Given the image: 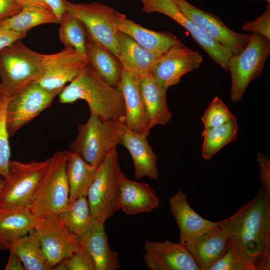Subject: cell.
<instances>
[{
	"mask_svg": "<svg viewBox=\"0 0 270 270\" xmlns=\"http://www.w3.org/2000/svg\"><path fill=\"white\" fill-rule=\"evenodd\" d=\"M63 260L68 270H96L92 257L83 247Z\"/></svg>",
	"mask_w": 270,
	"mask_h": 270,
	"instance_id": "38",
	"label": "cell"
},
{
	"mask_svg": "<svg viewBox=\"0 0 270 270\" xmlns=\"http://www.w3.org/2000/svg\"><path fill=\"white\" fill-rule=\"evenodd\" d=\"M8 250L13 251L19 256L24 270H48L52 268L34 228L14 241Z\"/></svg>",
	"mask_w": 270,
	"mask_h": 270,
	"instance_id": "29",
	"label": "cell"
},
{
	"mask_svg": "<svg viewBox=\"0 0 270 270\" xmlns=\"http://www.w3.org/2000/svg\"><path fill=\"white\" fill-rule=\"evenodd\" d=\"M86 54L88 64L108 84L118 88L123 68L118 58L86 34Z\"/></svg>",
	"mask_w": 270,
	"mask_h": 270,
	"instance_id": "27",
	"label": "cell"
},
{
	"mask_svg": "<svg viewBox=\"0 0 270 270\" xmlns=\"http://www.w3.org/2000/svg\"><path fill=\"white\" fill-rule=\"evenodd\" d=\"M260 167V180L262 186L270 192V160L268 158L261 152L257 156Z\"/></svg>",
	"mask_w": 270,
	"mask_h": 270,
	"instance_id": "39",
	"label": "cell"
},
{
	"mask_svg": "<svg viewBox=\"0 0 270 270\" xmlns=\"http://www.w3.org/2000/svg\"><path fill=\"white\" fill-rule=\"evenodd\" d=\"M26 33L20 32L0 25V50L12 45L15 42L22 40Z\"/></svg>",
	"mask_w": 270,
	"mask_h": 270,
	"instance_id": "40",
	"label": "cell"
},
{
	"mask_svg": "<svg viewBox=\"0 0 270 270\" xmlns=\"http://www.w3.org/2000/svg\"><path fill=\"white\" fill-rule=\"evenodd\" d=\"M120 170L118 154L116 148H114L98 165L86 195L92 212L96 220L106 222L120 210L117 191Z\"/></svg>",
	"mask_w": 270,
	"mask_h": 270,
	"instance_id": "7",
	"label": "cell"
},
{
	"mask_svg": "<svg viewBox=\"0 0 270 270\" xmlns=\"http://www.w3.org/2000/svg\"><path fill=\"white\" fill-rule=\"evenodd\" d=\"M62 104L85 100L90 116L104 121L114 120L124 123L126 111L122 91L104 80L88 64L58 94Z\"/></svg>",
	"mask_w": 270,
	"mask_h": 270,
	"instance_id": "2",
	"label": "cell"
},
{
	"mask_svg": "<svg viewBox=\"0 0 270 270\" xmlns=\"http://www.w3.org/2000/svg\"><path fill=\"white\" fill-rule=\"evenodd\" d=\"M21 10L14 0H0V21L16 15Z\"/></svg>",
	"mask_w": 270,
	"mask_h": 270,
	"instance_id": "41",
	"label": "cell"
},
{
	"mask_svg": "<svg viewBox=\"0 0 270 270\" xmlns=\"http://www.w3.org/2000/svg\"><path fill=\"white\" fill-rule=\"evenodd\" d=\"M4 178L0 176V190L4 183Z\"/></svg>",
	"mask_w": 270,
	"mask_h": 270,
	"instance_id": "45",
	"label": "cell"
},
{
	"mask_svg": "<svg viewBox=\"0 0 270 270\" xmlns=\"http://www.w3.org/2000/svg\"><path fill=\"white\" fill-rule=\"evenodd\" d=\"M59 21L66 11L64 0H44Z\"/></svg>",
	"mask_w": 270,
	"mask_h": 270,
	"instance_id": "42",
	"label": "cell"
},
{
	"mask_svg": "<svg viewBox=\"0 0 270 270\" xmlns=\"http://www.w3.org/2000/svg\"><path fill=\"white\" fill-rule=\"evenodd\" d=\"M64 88L48 90L35 82L8 97L6 122L10 136L50 106Z\"/></svg>",
	"mask_w": 270,
	"mask_h": 270,
	"instance_id": "10",
	"label": "cell"
},
{
	"mask_svg": "<svg viewBox=\"0 0 270 270\" xmlns=\"http://www.w3.org/2000/svg\"><path fill=\"white\" fill-rule=\"evenodd\" d=\"M47 164V160L28 162L10 160L8 178L0 190V208H28Z\"/></svg>",
	"mask_w": 270,
	"mask_h": 270,
	"instance_id": "8",
	"label": "cell"
},
{
	"mask_svg": "<svg viewBox=\"0 0 270 270\" xmlns=\"http://www.w3.org/2000/svg\"><path fill=\"white\" fill-rule=\"evenodd\" d=\"M123 122L104 121L90 116L86 122L78 128V134L71 143V152L78 154L90 164L98 166L106 153L120 144Z\"/></svg>",
	"mask_w": 270,
	"mask_h": 270,
	"instance_id": "5",
	"label": "cell"
},
{
	"mask_svg": "<svg viewBox=\"0 0 270 270\" xmlns=\"http://www.w3.org/2000/svg\"><path fill=\"white\" fill-rule=\"evenodd\" d=\"M270 2H268L263 14L256 19L244 23L242 29L245 32L258 34L270 40Z\"/></svg>",
	"mask_w": 270,
	"mask_h": 270,
	"instance_id": "37",
	"label": "cell"
},
{
	"mask_svg": "<svg viewBox=\"0 0 270 270\" xmlns=\"http://www.w3.org/2000/svg\"><path fill=\"white\" fill-rule=\"evenodd\" d=\"M98 166L87 163L76 152H72L66 165L69 188V204L82 196H86Z\"/></svg>",
	"mask_w": 270,
	"mask_h": 270,
	"instance_id": "28",
	"label": "cell"
},
{
	"mask_svg": "<svg viewBox=\"0 0 270 270\" xmlns=\"http://www.w3.org/2000/svg\"><path fill=\"white\" fill-rule=\"evenodd\" d=\"M8 97L0 96V176L8 178V168L10 160V148L6 122V109Z\"/></svg>",
	"mask_w": 270,
	"mask_h": 270,
	"instance_id": "34",
	"label": "cell"
},
{
	"mask_svg": "<svg viewBox=\"0 0 270 270\" xmlns=\"http://www.w3.org/2000/svg\"><path fill=\"white\" fill-rule=\"evenodd\" d=\"M142 10L158 12L168 16L186 28L194 40L224 70L228 71V62L232 54L206 34L180 10L173 0H147Z\"/></svg>",
	"mask_w": 270,
	"mask_h": 270,
	"instance_id": "12",
	"label": "cell"
},
{
	"mask_svg": "<svg viewBox=\"0 0 270 270\" xmlns=\"http://www.w3.org/2000/svg\"><path fill=\"white\" fill-rule=\"evenodd\" d=\"M203 58L196 50L185 46H174L162 54L151 72L164 88L177 84L181 78L200 68Z\"/></svg>",
	"mask_w": 270,
	"mask_h": 270,
	"instance_id": "15",
	"label": "cell"
},
{
	"mask_svg": "<svg viewBox=\"0 0 270 270\" xmlns=\"http://www.w3.org/2000/svg\"><path fill=\"white\" fill-rule=\"evenodd\" d=\"M218 225L251 270L270 269V192L262 186L252 200Z\"/></svg>",
	"mask_w": 270,
	"mask_h": 270,
	"instance_id": "1",
	"label": "cell"
},
{
	"mask_svg": "<svg viewBox=\"0 0 270 270\" xmlns=\"http://www.w3.org/2000/svg\"><path fill=\"white\" fill-rule=\"evenodd\" d=\"M35 222L28 207L0 208V250L33 230Z\"/></svg>",
	"mask_w": 270,
	"mask_h": 270,
	"instance_id": "26",
	"label": "cell"
},
{
	"mask_svg": "<svg viewBox=\"0 0 270 270\" xmlns=\"http://www.w3.org/2000/svg\"><path fill=\"white\" fill-rule=\"evenodd\" d=\"M235 116L218 96H215L201 118L204 128H211L223 124Z\"/></svg>",
	"mask_w": 270,
	"mask_h": 270,
	"instance_id": "35",
	"label": "cell"
},
{
	"mask_svg": "<svg viewBox=\"0 0 270 270\" xmlns=\"http://www.w3.org/2000/svg\"><path fill=\"white\" fill-rule=\"evenodd\" d=\"M118 88L124 100V124L128 130L148 136L150 130L146 110L140 89V76L123 69Z\"/></svg>",
	"mask_w": 270,
	"mask_h": 270,
	"instance_id": "18",
	"label": "cell"
},
{
	"mask_svg": "<svg viewBox=\"0 0 270 270\" xmlns=\"http://www.w3.org/2000/svg\"><path fill=\"white\" fill-rule=\"evenodd\" d=\"M239 130L236 117L227 122L211 128H204L202 136V154L207 160L227 144L234 141Z\"/></svg>",
	"mask_w": 270,
	"mask_h": 270,
	"instance_id": "32",
	"label": "cell"
},
{
	"mask_svg": "<svg viewBox=\"0 0 270 270\" xmlns=\"http://www.w3.org/2000/svg\"><path fill=\"white\" fill-rule=\"evenodd\" d=\"M270 54V40L252 34L247 46L239 54H232L228 62L231 76L230 100L239 102L249 84L262 74Z\"/></svg>",
	"mask_w": 270,
	"mask_h": 270,
	"instance_id": "6",
	"label": "cell"
},
{
	"mask_svg": "<svg viewBox=\"0 0 270 270\" xmlns=\"http://www.w3.org/2000/svg\"><path fill=\"white\" fill-rule=\"evenodd\" d=\"M200 270L210 267L228 249L230 242L226 232L218 225L190 240L184 245Z\"/></svg>",
	"mask_w": 270,
	"mask_h": 270,
	"instance_id": "21",
	"label": "cell"
},
{
	"mask_svg": "<svg viewBox=\"0 0 270 270\" xmlns=\"http://www.w3.org/2000/svg\"><path fill=\"white\" fill-rule=\"evenodd\" d=\"M9 258L5 270H24V265L19 256L13 251L9 250Z\"/></svg>",
	"mask_w": 270,
	"mask_h": 270,
	"instance_id": "43",
	"label": "cell"
},
{
	"mask_svg": "<svg viewBox=\"0 0 270 270\" xmlns=\"http://www.w3.org/2000/svg\"><path fill=\"white\" fill-rule=\"evenodd\" d=\"M50 23L60 24L58 18L51 10L33 6H24L16 15L0 21L1 26L24 33L34 27Z\"/></svg>",
	"mask_w": 270,
	"mask_h": 270,
	"instance_id": "31",
	"label": "cell"
},
{
	"mask_svg": "<svg viewBox=\"0 0 270 270\" xmlns=\"http://www.w3.org/2000/svg\"><path fill=\"white\" fill-rule=\"evenodd\" d=\"M2 94H4V90L2 84L0 82V96Z\"/></svg>",
	"mask_w": 270,
	"mask_h": 270,
	"instance_id": "46",
	"label": "cell"
},
{
	"mask_svg": "<svg viewBox=\"0 0 270 270\" xmlns=\"http://www.w3.org/2000/svg\"><path fill=\"white\" fill-rule=\"evenodd\" d=\"M104 223L96 220L80 242L92 257L96 270H116L120 268L119 256L110 246Z\"/></svg>",
	"mask_w": 270,
	"mask_h": 270,
	"instance_id": "24",
	"label": "cell"
},
{
	"mask_svg": "<svg viewBox=\"0 0 270 270\" xmlns=\"http://www.w3.org/2000/svg\"><path fill=\"white\" fill-rule=\"evenodd\" d=\"M60 24L58 36L61 42L64 46H71L86 56V32L80 20L66 10L61 17Z\"/></svg>",
	"mask_w": 270,
	"mask_h": 270,
	"instance_id": "33",
	"label": "cell"
},
{
	"mask_svg": "<svg viewBox=\"0 0 270 270\" xmlns=\"http://www.w3.org/2000/svg\"><path fill=\"white\" fill-rule=\"evenodd\" d=\"M143 260L150 270H200L186 246L169 240H146Z\"/></svg>",
	"mask_w": 270,
	"mask_h": 270,
	"instance_id": "16",
	"label": "cell"
},
{
	"mask_svg": "<svg viewBox=\"0 0 270 270\" xmlns=\"http://www.w3.org/2000/svg\"><path fill=\"white\" fill-rule=\"evenodd\" d=\"M148 136L132 132L124 126L120 136V144L130 152L134 166L136 180L143 177L156 180L159 176L158 158L148 140Z\"/></svg>",
	"mask_w": 270,
	"mask_h": 270,
	"instance_id": "20",
	"label": "cell"
},
{
	"mask_svg": "<svg viewBox=\"0 0 270 270\" xmlns=\"http://www.w3.org/2000/svg\"><path fill=\"white\" fill-rule=\"evenodd\" d=\"M168 204L180 230L179 242L183 245L218 226V222L205 219L198 214L190 206L186 194L182 190L169 198Z\"/></svg>",
	"mask_w": 270,
	"mask_h": 270,
	"instance_id": "19",
	"label": "cell"
},
{
	"mask_svg": "<svg viewBox=\"0 0 270 270\" xmlns=\"http://www.w3.org/2000/svg\"><path fill=\"white\" fill-rule=\"evenodd\" d=\"M146 0H141V1L142 2V4L144 3Z\"/></svg>",
	"mask_w": 270,
	"mask_h": 270,
	"instance_id": "47",
	"label": "cell"
},
{
	"mask_svg": "<svg viewBox=\"0 0 270 270\" xmlns=\"http://www.w3.org/2000/svg\"><path fill=\"white\" fill-rule=\"evenodd\" d=\"M59 216L70 232L80 240L94 224L86 196H80L70 203Z\"/></svg>",
	"mask_w": 270,
	"mask_h": 270,
	"instance_id": "30",
	"label": "cell"
},
{
	"mask_svg": "<svg viewBox=\"0 0 270 270\" xmlns=\"http://www.w3.org/2000/svg\"><path fill=\"white\" fill-rule=\"evenodd\" d=\"M117 204L126 214L149 212L158 207L159 198L148 184L128 178L120 170L118 180Z\"/></svg>",
	"mask_w": 270,
	"mask_h": 270,
	"instance_id": "17",
	"label": "cell"
},
{
	"mask_svg": "<svg viewBox=\"0 0 270 270\" xmlns=\"http://www.w3.org/2000/svg\"><path fill=\"white\" fill-rule=\"evenodd\" d=\"M66 10L78 18L86 34L118 58L116 20L120 12L111 6L98 2L74 3L64 0Z\"/></svg>",
	"mask_w": 270,
	"mask_h": 270,
	"instance_id": "9",
	"label": "cell"
},
{
	"mask_svg": "<svg viewBox=\"0 0 270 270\" xmlns=\"http://www.w3.org/2000/svg\"><path fill=\"white\" fill-rule=\"evenodd\" d=\"M18 5L22 8L24 6H33L44 8L51 10L44 0H14Z\"/></svg>",
	"mask_w": 270,
	"mask_h": 270,
	"instance_id": "44",
	"label": "cell"
},
{
	"mask_svg": "<svg viewBox=\"0 0 270 270\" xmlns=\"http://www.w3.org/2000/svg\"><path fill=\"white\" fill-rule=\"evenodd\" d=\"M88 64L86 56L71 46H65L60 52L45 54V72L38 82L48 90L64 88Z\"/></svg>",
	"mask_w": 270,
	"mask_h": 270,
	"instance_id": "14",
	"label": "cell"
},
{
	"mask_svg": "<svg viewBox=\"0 0 270 270\" xmlns=\"http://www.w3.org/2000/svg\"><path fill=\"white\" fill-rule=\"evenodd\" d=\"M173 0L188 19L233 54H239L249 42L252 34H240L233 31L216 15L198 9L186 0Z\"/></svg>",
	"mask_w": 270,
	"mask_h": 270,
	"instance_id": "13",
	"label": "cell"
},
{
	"mask_svg": "<svg viewBox=\"0 0 270 270\" xmlns=\"http://www.w3.org/2000/svg\"><path fill=\"white\" fill-rule=\"evenodd\" d=\"M208 270H251L230 246L227 250L216 260Z\"/></svg>",
	"mask_w": 270,
	"mask_h": 270,
	"instance_id": "36",
	"label": "cell"
},
{
	"mask_svg": "<svg viewBox=\"0 0 270 270\" xmlns=\"http://www.w3.org/2000/svg\"><path fill=\"white\" fill-rule=\"evenodd\" d=\"M20 40L0 50V78L4 94L8 98L38 82L45 72V54L32 50Z\"/></svg>",
	"mask_w": 270,
	"mask_h": 270,
	"instance_id": "4",
	"label": "cell"
},
{
	"mask_svg": "<svg viewBox=\"0 0 270 270\" xmlns=\"http://www.w3.org/2000/svg\"><path fill=\"white\" fill-rule=\"evenodd\" d=\"M116 24L118 30L128 34L140 46L154 52L163 54L174 46L184 45L172 33L148 30L120 12Z\"/></svg>",
	"mask_w": 270,
	"mask_h": 270,
	"instance_id": "22",
	"label": "cell"
},
{
	"mask_svg": "<svg viewBox=\"0 0 270 270\" xmlns=\"http://www.w3.org/2000/svg\"><path fill=\"white\" fill-rule=\"evenodd\" d=\"M267 2H270V0H263Z\"/></svg>",
	"mask_w": 270,
	"mask_h": 270,
	"instance_id": "48",
	"label": "cell"
},
{
	"mask_svg": "<svg viewBox=\"0 0 270 270\" xmlns=\"http://www.w3.org/2000/svg\"><path fill=\"white\" fill-rule=\"evenodd\" d=\"M34 229L52 268L82 248L80 239L69 232L59 216L36 218Z\"/></svg>",
	"mask_w": 270,
	"mask_h": 270,
	"instance_id": "11",
	"label": "cell"
},
{
	"mask_svg": "<svg viewBox=\"0 0 270 270\" xmlns=\"http://www.w3.org/2000/svg\"><path fill=\"white\" fill-rule=\"evenodd\" d=\"M140 89L150 130L157 125L168 123L172 116L167 104V90L150 72L140 76Z\"/></svg>",
	"mask_w": 270,
	"mask_h": 270,
	"instance_id": "23",
	"label": "cell"
},
{
	"mask_svg": "<svg viewBox=\"0 0 270 270\" xmlns=\"http://www.w3.org/2000/svg\"><path fill=\"white\" fill-rule=\"evenodd\" d=\"M118 59L124 70L138 76L152 72L162 54L150 51L138 44L128 34L119 30Z\"/></svg>",
	"mask_w": 270,
	"mask_h": 270,
	"instance_id": "25",
	"label": "cell"
},
{
	"mask_svg": "<svg viewBox=\"0 0 270 270\" xmlns=\"http://www.w3.org/2000/svg\"><path fill=\"white\" fill-rule=\"evenodd\" d=\"M72 152H56L48 164L36 192L28 206L35 218L58 216L69 204L66 165Z\"/></svg>",
	"mask_w": 270,
	"mask_h": 270,
	"instance_id": "3",
	"label": "cell"
}]
</instances>
